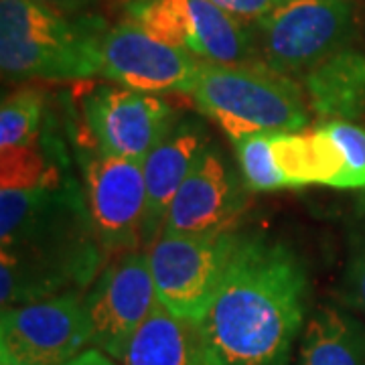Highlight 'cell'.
Returning <instances> with one entry per match:
<instances>
[{"label":"cell","mask_w":365,"mask_h":365,"mask_svg":"<svg viewBox=\"0 0 365 365\" xmlns=\"http://www.w3.org/2000/svg\"><path fill=\"white\" fill-rule=\"evenodd\" d=\"M329 134L339 144L347 165V187L365 189V128L353 122H325Z\"/></svg>","instance_id":"cell-21"},{"label":"cell","mask_w":365,"mask_h":365,"mask_svg":"<svg viewBox=\"0 0 365 365\" xmlns=\"http://www.w3.org/2000/svg\"><path fill=\"white\" fill-rule=\"evenodd\" d=\"M203 61L122 21L102 37V78L146 93H191Z\"/></svg>","instance_id":"cell-11"},{"label":"cell","mask_w":365,"mask_h":365,"mask_svg":"<svg viewBox=\"0 0 365 365\" xmlns=\"http://www.w3.org/2000/svg\"><path fill=\"white\" fill-rule=\"evenodd\" d=\"M63 365H116V364L112 361V357H110V355H106L104 351H100V349L91 347V349H86V351H81L79 355H76L73 359H69V361Z\"/></svg>","instance_id":"cell-24"},{"label":"cell","mask_w":365,"mask_h":365,"mask_svg":"<svg viewBox=\"0 0 365 365\" xmlns=\"http://www.w3.org/2000/svg\"><path fill=\"white\" fill-rule=\"evenodd\" d=\"M272 134L274 132H256L234 140L240 173L250 191L268 193L287 189V182L274 163Z\"/></svg>","instance_id":"cell-20"},{"label":"cell","mask_w":365,"mask_h":365,"mask_svg":"<svg viewBox=\"0 0 365 365\" xmlns=\"http://www.w3.org/2000/svg\"><path fill=\"white\" fill-rule=\"evenodd\" d=\"M297 365H365V323L343 304H321L304 325Z\"/></svg>","instance_id":"cell-17"},{"label":"cell","mask_w":365,"mask_h":365,"mask_svg":"<svg viewBox=\"0 0 365 365\" xmlns=\"http://www.w3.org/2000/svg\"><path fill=\"white\" fill-rule=\"evenodd\" d=\"M341 302L365 319V230L353 242L341 280Z\"/></svg>","instance_id":"cell-22"},{"label":"cell","mask_w":365,"mask_h":365,"mask_svg":"<svg viewBox=\"0 0 365 365\" xmlns=\"http://www.w3.org/2000/svg\"><path fill=\"white\" fill-rule=\"evenodd\" d=\"M43 96L33 88L16 90L0 108V153L37 143L43 118Z\"/></svg>","instance_id":"cell-19"},{"label":"cell","mask_w":365,"mask_h":365,"mask_svg":"<svg viewBox=\"0 0 365 365\" xmlns=\"http://www.w3.org/2000/svg\"><path fill=\"white\" fill-rule=\"evenodd\" d=\"M209 143V132L203 122L195 118H177L169 132L144 157L146 211L143 250L150 248L163 235L170 201Z\"/></svg>","instance_id":"cell-14"},{"label":"cell","mask_w":365,"mask_h":365,"mask_svg":"<svg viewBox=\"0 0 365 365\" xmlns=\"http://www.w3.org/2000/svg\"><path fill=\"white\" fill-rule=\"evenodd\" d=\"M240 234H163L146 250L160 304L197 323L222 284Z\"/></svg>","instance_id":"cell-6"},{"label":"cell","mask_w":365,"mask_h":365,"mask_svg":"<svg viewBox=\"0 0 365 365\" xmlns=\"http://www.w3.org/2000/svg\"><path fill=\"white\" fill-rule=\"evenodd\" d=\"M120 365H203L197 325L158 304L132 335Z\"/></svg>","instance_id":"cell-18"},{"label":"cell","mask_w":365,"mask_h":365,"mask_svg":"<svg viewBox=\"0 0 365 365\" xmlns=\"http://www.w3.org/2000/svg\"><path fill=\"white\" fill-rule=\"evenodd\" d=\"M158 304L148 252H124L106 266L86 294L91 347L120 359L132 335Z\"/></svg>","instance_id":"cell-10"},{"label":"cell","mask_w":365,"mask_h":365,"mask_svg":"<svg viewBox=\"0 0 365 365\" xmlns=\"http://www.w3.org/2000/svg\"><path fill=\"white\" fill-rule=\"evenodd\" d=\"M222 11L234 16L240 23L260 21L266 14H270L274 9H278L284 0H211Z\"/></svg>","instance_id":"cell-23"},{"label":"cell","mask_w":365,"mask_h":365,"mask_svg":"<svg viewBox=\"0 0 365 365\" xmlns=\"http://www.w3.org/2000/svg\"><path fill=\"white\" fill-rule=\"evenodd\" d=\"M244 179L215 143H209L170 201L163 234H213L230 230L244 207Z\"/></svg>","instance_id":"cell-13"},{"label":"cell","mask_w":365,"mask_h":365,"mask_svg":"<svg viewBox=\"0 0 365 365\" xmlns=\"http://www.w3.org/2000/svg\"><path fill=\"white\" fill-rule=\"evenodd\" d=\"M309 272L280 240L240 235L207 311L197 321L203 365H288L307 325Z\"/></svg>","instance_id":"cell-1"},{"label":"cell","mask_w":365,"mask_h":365,"mask_svg":"<svg viewBox=\"0 0 365 365\" xmlns=\"http://www.w3.org/2000/svg\"><path fill=\"white\" fill-rule=\"evenodd\" d=\"M0 365H25V364H19V361H13V359H6V357H0Z\"/></svg>","instance_id":"cell-26"},{"label":"cell","mask_w":365,"mask_h":365,"mask_svg":"<svg viewBox=\"0 0 365 365\" xmlns=\"http://www.w3.org/2000/svg\"><path fill=\"white\" fill-rule=\"evenodd\" d=\"M132 23L203 63L242 66L260 61L244 23L211 0H132Z\"/></svg>","instance_id":"cell-7"},{"label":"cell","mask_w":365,"mask_h":365,"mask_svg":"<svg viewBox=\"0 0 365 365\" xmlns=\"http://www.w3.org/2000/svg\"><path fill=\"white\" fill-rule=\"evenodd\" d=\"M41 4H45L47 9H51L55 13L59 14H71L83 9L86 4H90L93 0H37Z\"/></svg>","instance_id":"cell-25"},{"label":"cell","mask_w":365,"mask_h":365,"mask_svg":"<svg viewBox=\"0 0 365 365\" xmlns=\"http://www.w3.org/2000/svg\"><path fill=\"white\" fill-rule=\"evenodd\" d=\"M349 0H284L258 21V57L278 73H304L349 47Z\"/></svg>","instance_id":"cell-5"},{"label":"cell","mask_w":365,"mask_h":365,"mask_svg":"<svg viewBox=\"0 0 365 365\" xmlns=\"http://www.w3.org/2000/svg\"><path fill=\"white\" fill-rule=\"evenodd\" d=\"M272 153L287 189L309 185L331 189L347 187L345 157L325 124L311 130L274 132Z\"/></svg>","instance_id":"cell-15"},{"label":"cell","mask_w":365,"mask_h":365,"mask_svg":"<svg viewBox=\"0 0 365 365\" xmlns=\"http://www.w3.org/2000/svg\"><path fill=\"white\" fill-rule=\"evenodd\" d=\"M100 19L69 21L37 0H0V67L14 81H81L102 73Z\"/></svg>","instance_id":"cell-2"},{"label":"cell","mask_w":365,"mask_h":365,"mask_svg":"<svg viewBox=\"0 0 365 365\" xmlns=\"http://www.w3.org/2000/svg\"><path fill=\"white\" fill-rule=\"evenodd\" d=\"M195 108L237 140L256 132H294L309 124L302 86L262 61L201 63L189 93Z\"/></svg>","instance_id":"cell-3"},{"label":"cell","mask_w":365,"mask_h":365,"mask_svg":"<svg viewBox=\"0 0 365 365\" xmlns=\"http://www.w3.org/2000/svg\"><path fill=\"white\" fill-rule=\"evenodd\" d=\"M91 345L83 290L4 307L0 357L25 365H63Z\"/></svg>","instance_id":"cell-8"},{"label":"cell","mask_w":365,"mask_h":365,"mask_svg":"<svg viewBox=\"0 0 365 365\" xmlns=\"http://www.w3.org/2000/svg\"><path fill=\"white\" fill-rule=\"evenodd\" d=\"M83 195L102 250L143 248L146 185L143 160L110 155L93 143L78 150Z\"/></svg>","instance_id":"cell-9"},{"label":"cell","mask_w":365,"mask_h":365,"mask_svg":"<svg viewBox=\"0 0 365 365\" xmlns=\"http://www.w3.org/2000/svg\"><path fill=\"white\" fill-rule=\"evenodd\" d=\"M309 110L323 122H351L365 112V53L351 47L302 73Z\"/></svg>","instance_id":"cell-16"},{"label":"cell","mask_w":365,"mask_h":365,"mask_svg":"<svg viewBox=\"0 0 365 365\" xmlns=\"http://www.w3.org/2000/svg\"><path fill=\"white\" fill-rule=\"evenodd\" d=\"M100 246L86 195L53 167L39 182L0 189V250L71 252Z\"/></svg>","instance_id":"cell-4"},{"label":"cell","mask_w":365,"mask_h":365,"mask_svg":"<svg viewBox=\"0 0 365 365\" xmlns=\"http://www.w3.org/2000/svg\"><path fill=\"white\" fill-rule=\"evenodd\" d=\"M83 116L102 150L134 160H144L179 118L157 93L122 86L96 88L86 98Z\"/></svg>","instance_id":"cell-12"}]
</instances>
